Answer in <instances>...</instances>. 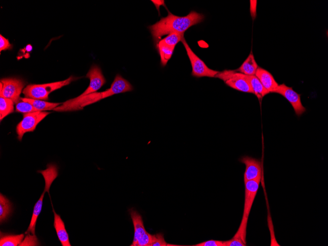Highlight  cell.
<instances>
[{"mask_svg":"<svg viewBox=\"0 0 328 246\" xmlns=\"http://www.w3.org/2000/svg\"><path fill=\"white\" fill-rule=\"evenodd\" d=\"M133 90L131 84L121 75L118 74L111 84L110 87L102 92H95L84 96H79L69 99L53 110L56 111H72L82 109L89 105L111 96L113 95L130 92Z\"/></svg>","mask_w":328,"mask_h":246,"instance_id":"1","label":"cell"},{"mask_svg":"<svg viewBox=\"0 0 328 246\" xmlns=\"http://www.w3.org/2000/svg\"><path fill=\"white\" fill-rule=\"evenodd\" d=\"M203 19V15L193 11L185 16H178L168 12L167 16L149 26L148 28L156 46L164 35L174 32L184 34L189 28L200 23Z\"/></svg>","mask_w":328,"mask_h":246,"instance_id":"2","label":"cell"},{"mask_svg":"<svg viewBox=\"0 0 328 246\" xmlns=\"http://www.w3.org/2000/svg\"><path fill=\"white\" fill-rule=\"evenodd\" d=\"M80 78L70 76L68 79L56 82L42 84H31L27 85L23 90V93L26 98L48 100L49 95L52 92L68 85L72 82Z\"/></svg>","mask_w":328,"mask_h":246,"instance_id":"3","label":"cell"},{"mask_svg":"<svg viewBox=\"0 0 328 246\" xmlns=\"http://www.w3.org/2000/svg\"><path fill=\"white\" fill-rule=\"evenodd\" d=\"M225 82L228 86L237 90L253 93L247 76L236 70H224L216 76Z\"/></svg>","mask_w":328,"mask_h":246,"instance_id":"4","label":"cell"},{"mask_svg":"<svg viewBox=\"0 0 328 246\" xmlns=\"http://www.w3.org/2000/svg\"><path fill=\"white\" fill-rule=\"evenodd\" d=\"M134 227V238L131 246H150L152 235L146 231L141 216L133 208L129 210Z\"/></svg>","mask_w":328,"mask_h":246,"instance_id":"5","label":"cell"},{"mask_svg":"<svg viewBox=\"0 0 328 246\" xmlns=\"http://www.w3.org/2000/svg\"><path fill=\"white\" fill-rule=\"evenodd\" d=\"M261 180H249L245 183V201L242 220L239 228L246 231L248 217L257 193Z\"/></svg>","mask_w":328,"mask_h":246,"instance_id":"6","label":"cell"},{"mask_svg":"<svg viewBox=\"0 0 328 246\" xmlns=\"http://www.w3.org/2000/svg\"><path fill=\"white\" fill-rule=\"evenodd\" d=\"M25 85V82L16 78H6L0 80V96L12 100L15 104L21 101L20 94Z\"/></svg>","mask_w":328,"mask_h":246,"instance_id":"7","label":"cell"},{"mask_svg":"<svg viewBox=\"0 0 328 246\" xmlns=\"http://www.w3.org/2000/svg\"><path fill=\"white\" fill-rule=\"evenodd\" d=\"M192 67L191 75L197 78L215 77L219 71L209 68L191 50L184 37L181 40Z\"/></svg>","mask_w":328,"mask_h":246,"instance_id":"8","label":"cell"},{"mask_svg":"<svg viewBox=\"0 0 328 246\" xmlns=\"http://www.w3.org/2000/svg\"><path fill=\"white\" fill-rule=\"evenodd\" d=\"M50 113L48 111H38L24 113L22 121L16 127L18 140L21 141L25 133L34 131L38 123Z\"/></svg>","mask_w":328,"mask_h":246,"instance_id":"9","label":"cell"},{"mask_svg":"<svg viewBox=\"0 0 328 246\" xmlns=\"http://www.w3.org/2000/svg\"><path fill=\"white\" fill-rule=\"evenodd\" d=\"M273 93L283 96L291 104L297 116L301 115L306 111L305 108L301 103V95L294 91L292 87L282 83L279 84Z\"/></svg>","mask_w":328,"mask_h":246,"instance_id":"10","label":"cell"},{"mask_svg":"<svg viewBox=\"0 0 328 246\" xmlns=\"http://www.w3.org/2000/svg\"><path fill=\"white\" fill-rule=\"evenodd\" d=\"M85 77L89 79V84L86 90L80 96H82L96 92L106 82L101 68L97 65H92Z\"/></svg>","mask_w":328,"mask_h":246,"instance_id":"11","label":"cell"},{"mask_svg":"<svg viewBox=\"0 0 328 246\" xmlns=\"http://www.w3.org/2000/svg\"><path fill=\"white\" fill-rule=\"evenodd\" d=\"M240 161L246 165L244 182L249 180H261L262 168L260 160L246 156L242 157Z\"/></svg>","mask_w":328,"mask_h":246,"instance_id":"12","label":"cell"},{"mask_svg":"<svg viewBox=\"0 0 328 246\" xmlns=\"http://www.w3.org/2000/svg\"><path fill=\"white\" fill-rule=\"evenodd\" d=\"M52 182L50 181H45V189L42 193L40 198L36 202L33 207V213L30 220V224L28 227L25 232L26 234L31 233L32 235H35V225L37 218L41 213L42 205L43 200L45 192H48L49 193V189Z\"/></svg>","mask_w":328,"mask_h":246,"instance_id":"13","label":"cell"},{"mask_svg":"<svg viewBox=\"0 0 328 246\" xmlns=\"http://www.w3.org/2000/svg\"><path fill=\"white\" fill-rule=\"evenodd\" d=\"M255 76L269 93H273L279 85L271 73L261 67H258Z\"/></svg>","mask_w":328,"mask_h":246,"instance_id":"14","label":"cell"},{"mask_svg":"<svg viewBox=\"0 0 328 246\" xmlns=\"http://www.w3.org/2000/svg\"><path fill=\"white\" fill-rule=\"evenodd\" d=\"M52 207L54 215V226L58 238L62 246H71L69 236L65 227L64 223L60 216L55 213L53 205Z\"/></svg>","mask_w":328,"mask_h":246,"instance_id":"15","label":"cell"},{"mask_svg":"<svg viewBox=\"0 0 328 246\" xmlns=\"http://www.w3.org/2000/svg\"><path fill=\"white\" fill-rule=\"evenodd\" d=\"M258 68L252 52L236 71L247 76L255 75Z\"/></svg>","mask_w":328,"mask_h":246,"instance_id":"16","label":"cell"},{"mask_svg":"<svg viewBox=\"0 0 328 246\" xmlns=\"http://www.w3.org/2000/svg\"><path fill=\"white\" fill-rule=\"evenodd\" d=\"M21 100L30 103L39 111L52 110L62 104L60 103L48 102L44 100L26 97L21 98Z\"/></svg>","mask_w":328,"mask_h":246,"instance_id":"17","label":"cell"},{"mask_svg":"<svg viewBox=\"0 0 328 246\" xmlns=\"http://www.w3.org/2000/svg\"><path fill=\"white\" fill-rule=\"evenodd\" d=\"M247 78L253 94L259 100H261L265 95L269 93V92L264 88L255 75L247 76Z\"/></svg>","mask_w":328,"mask_h":246,"instance_id":"18","label":"cell"},{"mask_svg":"<svg viewBox=\"0 0 328 246\" xmlns=\"http://www.w3.org/2000/svg\"><path fill=\"white\" fill-rule=\"evenodd\" d=\"M0 239V246H19L24 238V234L9 235L2 234L1 232Z\"/></svg>","mask_w":328,"mask_h":246,"instance_id":"19","label":"cell"},{"mask_svg":"<svg viewBox=\"0 0 328 246\" xmlns=\"http://www.w3.org/2000/svg\"><path fill=\"white\" fill-rule=\"evenodd\" d=\"M158 49L160 58L161 64L163 66H165L168 60L170 59L175 47L167 46L164 44L158 43L156 46Z\"/></svg>","mask_w":328,"mask_h":246,"instance_id":"20","label":"cell"},{"mask_svg":"<svg viewBox=\"0 0 328 246\" xmlns=\"http://www.w3.org/2000/svg\"><path fill=\"white\" fill-rule=\"evenodd\" d=\"M12 211L10 201L0 193V223L7 219Z\"/></svg>","mask_w":328,"mask_h":246,"instance_id":"21","label":"cell"},{"mask_svg":"<svg viewBox=\"0 0 328 246\" xmlns=\"http://www.w3.org/2000/svg\"><path fill=\"white\" fill-rule=\"evenodd\" d=\"M14 102L8 98H0V120L14 111Z\"/></svg>","mask_w":328,"mask_h":246,"instance_id":"22","label":"cell"},{"mask_svg":"<svg viewBox=\"0 0 328 246\" xmlns=\"http://www.w3.org/2000/svg\"><path fill=\"white\" fill-rule=\"evenodd\" d=\"M184 34H180L178 33H172L163 39L161 40L158 43L175 47L176 44L180 41H181L184 38Z\"/></svg>","mask_w":328,"mask_h":246,"instance_id":"23","label":"cell"},{"mask_svg":"<svg viewBox=\"0 0 328 246\" xmlns=\"http://www.w3.org/2000/svg\"><path fill=\"white\" fill-rule=\"evenodd\" d=\"M15 108V111L16 112L24 113H30L39 111L30 103L23 101H20L17 104H16Z\"/></svg>","mask_w":328,"mask_h":246,"instance_id":"24","label":"cell"},{"mask_svg":"<svg viewBox=\"0 0 328 246\" xmlns=\"http://www.w3.org/2000/svg\"><path fill=\"white\" fill-rule=\"evenodd\" d=\"M174 246L167 244L165 241L164 235L162 233L152 235V239L150 246Z\"/></svg>","mask_w":328,"mask_h":246,"instance_id":"25","label":"cell"},{"mask_svg":"<svg viewBox=\"0 0 328 246\" xmlns=\"http://www.w3.org/2000/svg\"><path fill=\"white\" fill-rule=\"evenodd\" d=\"M194 246H224L222 241L211 240L193 245Z\"/></svg>","mask_w":328,"mask_h":246,"instance_id":"26","label":"cell"},{"mask_svg":"<svg viewBox=\"0 0 328 246\" xmlns=\"http://www.w3.org/2000/svg\"><path fill=\"white\" fill-rule=\"evenodd\" d=\"M12 45L9 43L8 40L3 37L1 34L0 35V52L6 50L11 49Z\"/></svg>","mask_w":328,"mask_h":246,"instance_id":"27","label":"cell"},{"mask_svg":"<svg viewBox=\"0 0 328 246\" xmlns=\"http://www.w3.org/2000/svg\"><path fill=\"white\" fill-rule=\"evenodd\" d=\"M250 12L251 13V16L254 18H255L256 14V0H250Z\"/></svg>","mask_w":328,"mask_h":246,"instance_id":"28","label":"cell"}]
</instances>
